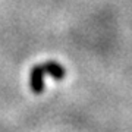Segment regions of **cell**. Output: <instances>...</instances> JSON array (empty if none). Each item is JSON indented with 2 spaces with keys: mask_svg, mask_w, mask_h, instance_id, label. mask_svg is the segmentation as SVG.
Masks as SVG:
<instances>
[{
  "mask_svg": "<svg viewBox=\"0 0 132 132\" xmlns=\"http://www.w3.org/2000/svg\"><path fill=\"white\" fill-rule=\"evenodd\" d=\"M44 76L46 72L43 69V65H35L29 72V88L34 94H43L46 90V84H44Z\"/></svg>",
  "mask_w": 132,
  "mask_h": 132,
  "instance_id": "cell-1",
  "label": "cell"
},
{
  "mask_svg": "<svg viewBox=\"0 0 132 132\" xmlns=\"http://www.w3.org/2000/svg\"><path fill=\"white\" fill-rule=\"evenodd\" d=\"M43 69L46 72V75L52 76L53 79H56V81L65 79V76H66V69L54 60H47L43 65Z\"/></svg>",
  "mask_w": 132,
  "mask_h": 132,
  "instance_id": "cell-2",
  "label": "cell"
}]
</instances>
